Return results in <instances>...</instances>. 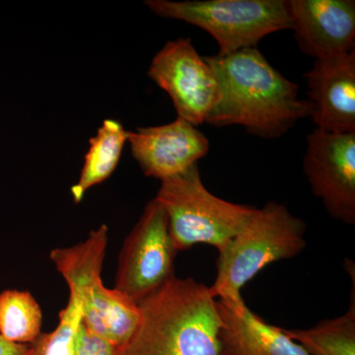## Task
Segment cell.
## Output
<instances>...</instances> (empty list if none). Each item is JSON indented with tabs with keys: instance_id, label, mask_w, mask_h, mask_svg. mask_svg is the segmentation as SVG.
I'll use <instances>...</instances> for the list:
<instances>
[{
	"instance_id": "6da1fadb",
	"label": "cell",
	"mask_w": 355,
	"mask_h": 355,
	"mask_svg": "<svg viewBox=\"0 0 355 355\" xmlns=\"http://www.w3.org/2000/svg\"><path fill=\"white\" fill-rule=\"evenodd\" d=\"M205 58L219 86L218 102L205 121L209 125H242L256 137L275 139L308 116L297 84L277 71L257 46Z\"/></svg>"
},
{
	"instance_id": "7a4b0ae2",
	"label": "cell",
	"mask_w": 355,
	"mask_h": 355,
	"mask_svg": "<svg viewBox=\"0 0 355 355\" xmlns=\"http://www.w3.org/2000/svg\"><path fill=\"white\" fill-rule=\"evenodd\" d=\"M139 305L140 323L121 355H220V316L209 286L174 277Z\"/></svg>"
},
{
	"instance_id": "3957f363",
	"label": "cell",
	"mask_w": 355,
	"mask_h": 355,
	"mask_svg": "<svg viewBox=\"0 0 355 355\" xmlns=\"http://www.w3.org/2000/svg\"><path fill=\"white\" fill-rule=\"evenodd\" d=\"M306 224L284 205L268 202L256 209L244 227L220 252L210 292L216 299L242 300L241 291L263 268L288 260L306 248Z\"/></svg>"
},
{
	"instance_id": "277c9868",
	"label": "cell",
	"mask_w": 355,
	"mask_h": 355,
	"mask_svg": "<svg viewBox=\"0 0 355 355\" xmlns=\"http://www.w3.org/2000/svg\"><path fill=\"white\" fill-rule=\"evenodd\" d=\"M107 245L108 227L102 225L76 246L53 250L50 259L69 284V293L83 303V323L121 349L137 331L141 312L137 302L103 284Z\"/></svg>"
},
{
	"instance_id": "5b68a950",
	"label": "cell",
	"mask_w": 355,
	"mask_h": 355,
	"mask_svg": "<svg viewBox=\"0 0 355 355\" xmlns=\"http://www.w3.org/2000/svg\"><path fill=\"white\" fill-rule=\"evenodd\" d=\"M155 200L164 209L178 252L198 244L210 245L220 252L256 210L210 193L198 164L162 180Z\"/></svg>"
},
{
	"instance_id": "8992f818",
	"label": "cell",
	"mask_w": 355,
	"mask_h": 355,
	"mask_svg": "<svg viewBox=\"0 0 355 355\" xmlns=\"http://www.w3.org/2000/svg\"><path fill=\"white\" fill-rule=\"evenodd\" d=\"M161 17L197 26L214 37L220 55L254 48L263 37L291 29L287 0H147Z\"/></svg>"
},
{
	"instance_id": "52a82bcc",
	"label": "cell",
	"mask_w": 355,
	"mask_h": 355,
	"mask_svg": "<svg viewBox=\"0 0 355 355\" xmlns=\"http://www.w3.org/2000/svg\"><path fill=\"white\" fill-rule=\"evenodd\" d=\"M177 253L164 209L154 198L123 243L114 289L139 304L175 277Z\"/></svg>"
},
{
	"instance_id": "ba28073f",
	"label": "cell",
	"mask_w": 355,
	"mask_h": 355,
	"mask_svg": "<svg viewBox=\"0 0 355 355\" xmlns=\"http://www.w3.org/2000/svg\"><path fill=\"white\" fill-rule=\"evenodd\" d=\"M148 76L171 98L178 118L198 127L219 99L216 73L190 39L168 42L153 58Z\"/></svg>"
},
{
	"instance_id": "9c48e42d",
	"label": "cell",
	"mask_w": 355,
	"mask_h": 355,
	"mask_svg": "<svg viewBox=\"0 0 355 355\" xmlns=\"http://www.w3.org/2000/svg\"><path fill=\"white\" fill-rule=\"evenodd\" d=\"M303 170L331 218L355 224V132L316 128L307 137Z\"/></svg>"
},
{
	"instance_id": "30bf717a",
	"label": "cell",
	"mask_w": 355,
	"mask_h": 355,
	"mask_svg": "<svg viewBox=\"0 0 355 355\" xmlns=\"http://www.w3.org/2000/svg\"><path fill=\"white\" fill-rule=\"evenodd\" d=\"M128 141L144 175L160 181L198 164L209 149L207 137L181 118L167 125L128 132Z\"/></svg>"
},
{
	"instance_id": "8fae6325",
	"label": "cell",
	"mask_w": 355,
	"mask_h": 355,
	"mask_svg": "<svg viewBox=\"0 0 355 355\" xmlns=\"http://www.w3.org/2000/svg\"><path fill=\"white\" fill-rule=\"evenodd\" d=\"M304 76L308 116L316 128L331 133H354L355 51L315 60Z\"/></svg>"
},
{
	"instance_id": "7c38bea8",
	"label": "cell",
	"mask_w": 355,
	"mask_h": 355,
	"mask_svg": "<svg viewBox=\"0 0 355 355\" xmlns=\"http://www.w3.org/2000/svg\"><path fill=\"white\" fill-rule=\"evenodd\" d=\"M299 48L315 60L355 51L354 0H288Z\"/></svg>"
},
{
	"instance_id": "4fadbf2b",
	"label": "cell",
	"mask_w": 355,
	"mask_h": 355,
	"mask_svg": "<svg viewBox=\"0 0 355 355\" xmlns=\"http://www.w3.org/2000/svg\"><path fill=\"white\" fill-rule=\"evenodd\" d=\"M220 355H309L282 328L266 323L244 300L216 299Z\"/></svg>"
},
{
	"instance_id": "5bb4252c",
	"label": "cell",
	"mask_w": 355,
	"mask_h": 355,
	"mask_svg": "<svg viewBox=\"0 0 355 355\" xmlns=\"http://www.w3.org/2000/svg\"><path fill=\"white\" fill-rule=\"evenodd\" d=\"M128 139V132L120 121H103L95 137L89 142L80 177L71 188L74 202H80L86 191L106 181L113 174Z\"/></svg>"
},
{
	"instance_id": "9a60e30c",
	"label": "cell",
	"mask_w": 355,
	"mask_h": 355,
	"mask_svg": "<svg viewBox=\"0 0 355 355\" xmlns=\"http://www.w3.org/2000/svg\"><path fill=\"white\" fill-rule=\"evenodd\" d=\"M352 291L349 310L342 316L324 320L308 330L282 331L299 343L309 355H355V286L352 270Z\"/></svg>"
},
{
	"instance_id": "2e32d148",
	"label": "cell",
	"mask_w": 355,
	"mask_h": 355,
	"mask_svg": "<svg viewBox=\"0 0 355 355\" xmlns=\"http://www.w3.org/2000/svg\"><path fill=\"white\" fill-rule=\"evenodd\" d=\"M43 313L28 291L0 293V336L9 342L30 345L41 334Z\"/></svg>"
},
{
	"instance_id": "e0dca14e",
	"label": "cell",
	"mask_w": 355,
	"mask_h": 355,
	"mask_svg": "<svg viewBox=\"0 0 355 355\" xmlns=\"http://www.w3.org/2000/svg\"><path fill=\"white\" fill-rule=\"evenodd\" d=\"M83 320V303L69 293L67 307L60 311L57 328L51 333L40 334L30 343L29 355H74L77 333Z\"/></svg>"
},
{
	"instance_id": "ac0fdd59",
	"label": "cell",
	"mask_w": 355,
	"mask_h": 355,
	"mask_svg": "<svg viewBox=\"0 0 355 355\" xmlns=\"http://www.w3.org/2000/svg\"><path fill=\"white\" fill-rule=\"evenodd\" d=\"M74 355H121V352L119 347L96 335L81 322Z\"/></svg>"
},
{
	"instance_id": "d6986e66",
	"label": "cell",
	"mask_w": 355,
	"mask_h": 355,
	"mask_svg": "<svg viewBox=\"0 0 355 355\" xmlns=\"http://www.w3.org/2000/svg\"><path fill=\"white\" fill-rule=\"evenodd\" d=\"M30 345L9 342L0 336V355H29Z\"/></svg>"
}]
</instances>
